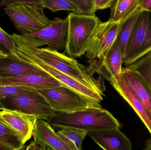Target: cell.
I'll list each match as a JSON object with an SVG mask.
<instances>
[{"instance_id": "obj_2", "label": "cell", "mask_w": 151, "mask_h": 150, "mask_svg": "<svg viewBox=\"0 0 151 150\" xmlns=\"http://www.w3.org/2000/svg\"><path fill=\"white\" fill-rule=\"evenodd\" d=\"M31 50L44 62L77 82L85 85L104 96V83L101 79H96L88 71L87 67L80 63L72 57L57 51L50 49L48 47L38 48L25 42Z\"/></svg>"}, {"instance_id": "obj_28", "label": "cell", "mask_w": 151, "mask_h": 150, "mask_svg": "<svg viewBox=\"0 0 151 150\" xmlns=\"http://www.w3.org/2000/svg\"><path fill=\"white\" fill-rule=\"evenodd\" d=\"M115 0H95L96 11L111 8Z\"/></svg>"}, {"instance_id": "obj_13", "label": "cell", "mask_w": 151, "mask_h": 150, "mask_svg": "<svg viewBox=\"0 0 151 150\" xmlns=\"http://www.w3.org/2000/svg\"><path fill=\"white\" fill-rule=\"evenodd\" d=\"M87 134L104 150H132L131 141L119 129L90 131Z\"/></svg>"}, {"instance_id": "obj_29", "label": "cell", "mask_w": 151, "mask_h": 150, "mask_svg": "<svg viewBox=\"0 0 151 150\" xmlns=\"http://www.w3.org/2000/svg\"><path fill=\"white\" fill-rule=\"evenodd\" d=\"M140 9L151 12V0H140Z\"/></svg>"}, {"instance_id": "obj_26", "label": "cell", "mask_w": 151, "mask_h": 150, "mask_svg": "<svg viewBox=\"0 0 151 150\" xmlns=\"http://www.w3.org/2000/svg\"><path fill=\"white\" fill-rule=\"evenodd\" d=\"M78 7L79 14L84 15H95L96 11L95 7V0H74Z\"/></svg>"}, {"instance_id": "obj_16", "label": "cell", "mask_w": 151, "mask_h": 150, "mask_svg": "<svg viewBox=\"0 0 151 150\" xmlns=\"http://www.w3.org/2000/svg\"><path fill=\"white\" fill-rule=\"evenodd\" d=\"M121 75L132 93L142 104L151 118V92L142 77L127 67L122 68Z\"/></svg>"}, {"instance_id": "obj_14", "label": "cell", "mask_w": 151, "mask_h": 150, "mask_svg": "<svg viewBox=\"0 0 151 150\" xmlns=\"http://www.w3.org/2000/svg\"><path fill=\"white\" fill-rule=\"evenodd\" d=\"M0 85H9L37 90L62 86L61 83L50 75H22L10 77H0Z\"/></svg>"}, {"instance_id": "obj_30", "label": "cell", "mask_w": 151, "mask_h": 150, "mask_svg": "<svg viewBox=\"0 0 151 150\" xmlns=\"http://www.w3.org/2000/svg\"><path fill=\"white\" fill-rule=\"evenodd\" d=\"M35 150H52L46 146L37 144L35 142Z\"/></svg>"}, {"instance_id": "obj_7", "label": "cell", "mask_w": 151, "mask_h": 150, "mask_svg": "<svg viewBox=\"0 0 151 150\" xmlns=\"http://www.w3.org/2000/svg\"><path fill=\"white\" fill-rule=\"evenodd\" d=\"M4 109L15 110L36 119L47 120L56 114L45 97L37 90L1 100Z\"/></svg>"}, {"instance_id": "obj_36", "label": "cell", "mask_w": 151, "mask_h": 150, "mask_svg": "<svg viewBox=\"0 0 151 150\" xmlns=\"http://www.w3.org/2000/svg\"><path fill=\"white\" fill-rule=\"evenodd\" d=\"M1 110H0V111H1Z\"/></svg>"}, {"instance_id": "obj_19", "label": "cell", "mask_w": 151, "mask_h": 150, "mask_svg": "<svg viewBox=\"0 0 151 150\" xmlns=\"http://www.w3.org/2000/svg\"><path fill=\"white\" fill-rule=\"evenodd\" d=\"M140 0H115L111 8V14L108 21L113 23H121L140 10Z\"/></svg>"}, {"instance_id": "obj_4", "label": "cell", "mask_w": 151, "mask_h": 150, "mask_svg": "<svg viewBox=\"0 0 151 150\" xmlns=\"http://www.w3.org/2000/svg\"><path fill=\"white\" fill-rule=\"evenodd\" d=\"M68 20L65 52L71 57L84 55L93 34L101 22L95 15H84L74 12L66 17Z\"/></svg>"}, {"instance_id": "obj_32", "label": "cell", "mask_w": 151, "mask_h": 150, "mask_svg": "<svg viewBox=\"0 0 151 150\" xmlns=\"http://www.w3.org/2000/svg\"><path fill=\"white\" fill-rule=\"evenodd\" d=\"M25 150H35V142L32 141L27 147Z\"/></svg>"}, {"instance_id": "obj_33", "label": "cell", "mask_w": 151, "mask_h": 150, "mask_svg": "<svg viewBox=\"0 0 151 150\" xmlns=\"http://www.w3.org/2000/svg\"><path fill=\"white\" fill-rule=\"evenodd\" d=\"M0 150H11L8 147L0 144Z\"/></svg>"}, {"instance_id": "obj_11", "label": "cell", "mask_w": 151, "mask_h": 150, "mask_svg": "<svg viewBox=\"0 0 151 150\" xmlns=\"http://www.w3.org/2000/svg\"><path fill=\"white\" fill-rule=\"evenodd\" d=\"M89 63L87 69L91 75L97 73L109 82L112 78L119 77L122 68L123 58L117 40L105 58L91 60Z\"/></svg>"}, {"instance_id": "obj_25", "label": "cell", "mask_w": 151, "mask_h": 150, "mask_svg": "<svg viewBox=\"0 0 151 150\" xmlns=\"http://www.w3.org/2000/svg\"><path fill=\"white\" fill-rule=\"evenodd\" d=\"M15 40L10 35L0 27V51L6 55H16Z\"/></svg>"}, {"instance_id": "obj_20", "label": "cell", "mask_w": 151, "mask_h": 150, "mask_svg": "<svg viewBox=\"0 0 151 150\" xmlns=\"http://www.w3.org/2000/svg\"><path fill=\"white\" fill-rule=\"evenodd\" d=\"M141 11V10H138L126 20L121 23L120 25L116 40L123 59L132 35L134 26Z\"/></svg>"}, {"instance_id": "obj_1", "label": "cell", "mask_w": 151, "mask_h": 150, "mask_svg": "<svg viewBox=\"0 0 151 150\" xmlns=\"http://www.w3.org/2000/svg\"><path fill=\"white\" fill-rule=\"evenodd\" d=\"M47 122L54 127L69 128L88 132L111 129H120V122L107 110L91 108L71 113L56 112Z\"/></svg>"}, {"instance_id": "obj_18", "label": "cell", "mask_w": 151, "mask_h": 150, "mask_svg": "<svg viewBox=\"0 0 151 150\" xmlns=\"http://www.w3.org/2000/svg\"><path fill=\"white\" fill-rule=\"evenodd\" d=\"M22 75H49L36 67L19 59L14 55L0 58V77H7Z\"/></svg>"}, {"instance_id": "obj_22", "label": "cell", "mask_w": 151, "mask_h": 150, "mask_svg": "<svg viewBox=\"0 0 151 150\" xmlns=\"http://www.w3.org/2000/svg\"><path fill=\"white\" fill-rule=\"evenodd\" d=\"M0 144L11 150H24L25 148L18 136L1 122Z\"/></svg>"}, {"instance_id": "obj_24", "label": "cell", "mask_w": 151, "mask_h": 150, "mask_svg": "<svg viewBox=\"0 0 151 150\" xmlns=\"http://www.w3.org/2000/svg\"><path fill=\"white\" fill-rule=\"evenodd\" d=\"M43 8H47L53 12L66 10L79 14V10L74 0H42Z\"/></svg>"}, {"instance_id": "obj_34", "label": "cell", "mask_w": 151, "mask_h": 150, "mask_svg": "<svg viewBox=\"0 0 151 150\" xmlns=\"http://www.w3.org/2000/svg\"><path fill=\"white\" fill-rule=\"evenodd\" d=\"M7 56V55L4 54L2 52H1V51H0V58H3V57H5Z\"/></svg>"}, {"instance_id": "obj_8", "label": "cell", "mask_w": 151, "mask_h": 150, "mask_svg": "<svg viewBox=\"0 0 151 150\" xmlns=\"http://www.w3.org/2000/svg\"><path fill=\"white\" fill-rule=\"evenodd\" d=\"M151 52V12L141 11L134 26L123 63L126 67Z\"/></svg>"}, {"instance_id": "obj_31", "label": "cell", "mask_w": 151, "mask_h": 150, "mask_svg": "<svg viewBox=\"0 0 151 150\" xmlns=\"http://www.w3.org/2000/svg\"><path fill=\"white\" fill-rule=\"evenodd\" d=\"M143 150H151V138H149L145 142Z\"/></svg>"}, {"instance_id": "obj_23", "label": "cell", "mask_w": 151, "mask_h": 150, "mask_svg": "<svg viewBox=\"0 0 151 150\" xmlns=\"http://www.w3.org/2000/svg\"><path fill=\"white\" fill-rule=\"evenodd\" d=\"M127 68L134 70L142 77L151 92V52Z\"/></svg>"}, {"instance_id": "obj_21", "label": "cell", "mask_w": 151, "mask_h": 150, "mask_svg": "<svg viewBox=\"0 0 151 150\" xmlns=\"http://www.w3.org/2000/svg\"><path fill=\"white\" fill-rule=\"evenodd\" d=\"M58 136L72 150H82L83 140L87 132L72 129H61L57 132Z\"/></svg>"}, {"instance_id": "obj_10", "label": "cell", "mask_w": 151, "mask_h": 150, "mask_svg": "<svg viewBox=\"0 0 151 150\" xmlns=\"http://www.w3.org/2000/svg\"><path fill=\"white\" fill-rule=\"evenodd\" d=\"M67 31V18L61 19L56 18L52 20V23L49 26L44 29L20 35H27L42 41L45 45H48L50 49L59 52L66 48Z\"/></svg>"}, {"instance_id": "obj_15", "label": "cell", "mask_w": 151, "mask_h": 150, "mask_svg": "<svg viewBox=\"0 0 151 150\" xmlns=\"http://www.w3.org/2000/svg\"><path fill=\"white\" fill-rule=\"evenodd\" d=\"M33 136L34 141L52 150H72L44 120L36 119Z\"/></svg>"}, {"instance_id": "obj_27", "label": "cell", "mask_w": 151, "mask_h": 150, "mask_svg": "<svg viewBox=\"0 0 151 150\" xmlns=\"http://www.w3.org/2000/svg\"><path fill=\"white\" fill-rule=\"evenodd\" d=\"M31 89H23L9 85H0V99L26 93Z\"/></svg>"}, {"instance_id": "obj_3", "label": "cell", "mask_w": 151, "mask_h": 150, "mask_svg": "<svg viewBox=\"0 0 151 150\" xmlns=\"http://www.w3.org/2000/svg\"><path fill=\"white\" fill-rule=\"evenodd\" d=\"M12 35L16 44V55H14L19 59L47 73L57 80L63 86L73 90L88 99L99 103L103 100V96L100 93L52 68L39 58L31 50L28 45L20 39L18 34L13 33Z\"/></svg>"}, {"instance_id": "obj_5", "label": "cell", "mask_w": 151, "mask_h": 150, "mask_svg": "<svg viewBox=\"0 0 151 150\" xmlns=\"http://www.w3.org/2000/svg\"><path fill=\"white\" fill-rule=\"evenodd\" d=\"M42 5L12 4L4 11L20 34L34 32L44 29L52 23L44 13Z\"/></svg>"}, {"instance_id": "obj_35", "label": "cell", "mask_w": 151, "mask_h": 150, "mask_svg": "<svg viewBox=\"0 0 151 150\" xmlns=\"http://www.w3.org/2000/svg\"><path fill=\"white\" fill-rule=\"evenodd\" d=\"M4 109L3 108L2 106L1 102V100L0 99V110H2Z\"/></svg>"}, {"instance_id": "obj_9", "label": "cell", "mask_w": 151, "mask_h": 150, "mask_svg": "<svg viewBox=\"0 0 151 150\" xmlns=\"http://www.w3.org/2000/svg\"><path fill=\"white\" fill-rule=\"evenodd\" d=\"M120 23L100 22L87 48L86 57L91 60L105 58L117 39Z\"/></svg>"}, {"instance_id": "obj_17", "label": "cell", "mask_w": 151, "mask_h": 150, "mask_svg": "<svg viewBox=\"0 0 151 150\" xmlns=\"http://www.w3.org/2000/svg\"><path fill=\"white\" fill-rule=\"evenodd\" d=\"M109 82L136 113L151 135V117L142 104L132 93L121 74L118 78L111 79Z\"/></svg>"}, {"instance_id": "obj_6", "label": "cell", "mask_w": 151, "mask_h": 150, "mask_svg": "<svg viewBox=\"0 0 151 150\" xmlns=\"http://www.w3.org/2000/svg\"><path fill=\"white\" fill-rule=\"evenodd\" d=\"M56 112L71 113L91 108H102L100 103L88 99L64 86L39 90Z\"/></svg>"}, {"instance_id": "obj_12", "label": "cell", "mask_w": 151, "mask_h": 150, "mask_svg": "<svg viewBox=\"0 0 151 150\" xmlns=\"http://www.w3.org/2000/svg\"><path fill=\"white\" fill-rule=\"evenodd\" d=\"M36 118L15 110L0 111V122L13 131L24 144L33 136Z\"/></svg>"}]
</instances>
